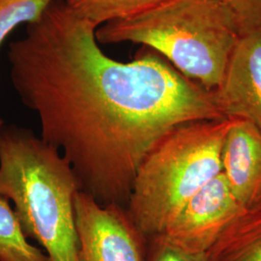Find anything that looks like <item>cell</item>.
<instances>
[{
	"mask_svg": "<svg viewBox=\"0 0 261 261\" xmlns=\"http://www.w3.org/2000/svg\"><path fill=\"white\" fill-rule=\"evenodd\" d=\"M97 28L64 0L51 1L10 44V75L37 114L40 137L69 162L81 190L100 205L126 208L159 140L181 124L225 117L214 91L149 47L130 62L109 57Z\"/></svg>",
	"mask_w": 261,
	"mask_h": 261,
	"instance_id": "1",
	"label": "cell"
},
{
	"mask_svg": "<svg viewBox=\"0 0 261 261\" xmlns=\"http://www.w3.org/2000/svg\"><path fill=\"white\" fill-rule=\"evenodd\" d=\"M82 191L61 152L30 129L0 127V196L48 261H82L74 200Z\"/></svg>",
	"mask_w": 261,
	"mask_h": 261,
	"instance_id": "2",
	"label": "cell"
},
{
	"mask_svg": "<svg viewBox=\"0 0 261 261\" xmlns=\"http://www.w3.org/2000/svg\"><path fill=\"white\" fill-rule=\"evenodd\" d=\"M103 45L149 47L181 74L214 91L242 38L232 14L219 0H163L96 29Z\"/></svg>",
	"mask_w": 261,
	"mask_h": 261,
	"instance_id": "3",
	"label": "cell"
},
{
	"mask_svg": "<svg viewBox=\"0 0 261 261\" xmlns=\"http://www.w3.org/2000/svg\"><path fill=\"white\" fill-rule=\"evenodd\" d=\"M235 119L181 124L147 154L126 206L144 238L164 233L187 202L222 172L224 139Z\"/></svg>",
	"mask_w": 261,
	"mask_h": 261,
	"instance_id": "4",
	"label": "cell"
},
{
	"mask_svg": "<svg viewBox=\"0 0 261 261\" xmlns=\"http://www.w3.org/2000/svg\"><path fill=\"white\" fill-rule=\"evenodd\" d=\"M74 209L82 261H145L146 238L130 222L126 208L100 205L80 191Z\"/></svg>",
	"mask_w": 261,
	"mask_h": 261,
	"instance_id": "5",
	"label": "cell"
},
{
	"mask_svg": "<svg viewBox=\"0 0 261 261\" xmlns=\"http://www.w3.org/2000/svg\"><path fill=\"white\" fill-rule=\"evenodd\" d=\"M242 211L221 172L187 202L161 235L188 252H207Z\"/></svg>",
	"mask_w": 261,
	"mask_h": 261,
	"instance_id": "6",
	"label": "cell"
},
{
	"mask_svg": "<svg viewBox=\"0 0 261 261\" xmlns=\"http://www.w3.org/2000/svg\"><path fill=\"white\" fill-rule=\"evenodd\" d=\"M214 93L225 118L251 122L261 130V32L240 39Z\"/></svg>",
	"mask_w": 261,
	"mask_h": 261,
	"instance_id": "7",
	"label": "cell"
},
{
	"mask_svg": "<svg viewBox=\"0 0 261 261\" xmlns=\"http://www.w3.org/2000/svg\"><path fill=\"white\" fill-rule=\"evenodd\" d=\"M222 172L234 197L248 209L261 195V130L236 118L222 149Z\"/></svg>",
	"mask_w": 261,
	"mask_h": 261,
	"instance_id": "8",
	"label": "cell"
},
{
	"mask_svg": "<svg viewBox=\"0 0 261 261\" xmlns=\"http://www.w3.org/2000/svg\"><path fill=\"white\" fill-rule=\"evenodd\" d=\"M0 261H48L46 253L29 243L14 208L0 196Z\"/></svg>",
	"mask_w": 261,
	"mask_h": 261,
	"instance_id": "9",
	"label": "cell"
},
{
	"mask_svg": "<svg viewBox=\"0 0 261 261\" xmlns=\"http://www.w3.org/2000/svg\"><path fill=\"white\" fill-rule=\"evenodd\" d=\"M80 17L97 28L114 19L136 14L163 0H64Z\"/></svg>",
	"mask_w": 261,
	"mask_h": 261,
	"instance_id": "10",
	"label": "cell"
},
{
	"mask_svg": "<svg viewBox=\"0 0 261 261\" xmlns=\"http://www.w3.org/2000/svg\"><path fill=\"white\" fill-rule=\"evenodd\" d=\"M206 256L207 261H261V227L225 231Z\"/></svg>",
	"mask_w": 261,
	"mask_h": 261,
	"instance_id": "11",
	"label": "cell"
},
{
	"mask_svg": "<svg viewBox=\"0 0 261 261\" xmlns=\"http://www.w3.org/2000/svg\"><path fill=\"white\" fill-rule=\"evenodd\" d=\"M54 0H0V46L22 23L40 18Z\"/></svg>",
	"mask_w": 261,
	"mask_h": 261,
	"instance_id": "12",
	"label": "cell"
},
{
	"mask_svg": "<svg viewBox=\"0 0 261 261\" xmlns=\"http://www.w3.org/2000/svg\"><path fill=\"white\" fill-rule=\"evenodd\" d=\"M232 14L241 36L261 32V0H219Z\"/></svg>",
	"mask_w": 261,
	"mask_h": 261,
	"instance_id": "13",
	"label": "cell"
},
{
	"mask_svg": "<svg viewBox=\"0 0 261 261\" xmlns=\"http://www.w3.org/2000/svg\"><path fill=\"white\" fill-rule=\"evenodd\" d=\"M145 261H207V256L206 252L185 251L164 235H157L146 239Z\"/></svg>",
	"mask_w": 261,
	"mask_h": 261,
	"instance_id": "14",
	"label": "cell"
},
{
	"mask_svg": "<svg viewBox=\"0 0 261 261\" xmlns=\"http://www.w3.org/2000/svg\"><path fill=\"white\" fill-rule=\"evenodd\" d=\"M258 227H261V195L248 209L242 211L225 230L240 231Z\"/></svg>",
	"mask_w": 261,
	"mask_h": 261,
	"instance_id": "15",
	"label": "cell"
},
{
	"mask_svg": "<svg viewBox=\"0 0 261 261\" xmlns=\"http://www.w3.org/2000/svg\"><path fill=\"white\" fill-rule=\"evenodd\" d=\"M3 124H4V121H3V120L0 118V127H1Z\"/></svg>",
	"mask_w": 261,
	"mask_h": 261,
	"instance_id": "16",
	"label": "cell"
}]
</instances>
